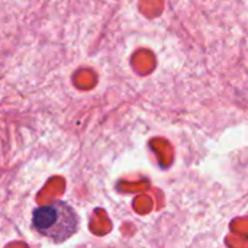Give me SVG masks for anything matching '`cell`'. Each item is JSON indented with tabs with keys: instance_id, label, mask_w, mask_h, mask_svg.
<instances>
[{
	"instance_id": "6da1fadb",
	"label": "cell",
	"mask_w": 248,
	"mask_h": 248,
	"mask_svg": "<svg viewBox=\"0 0 248 248\" xmlns=\"http://www.w3.org/2000/svg\"><path fill=\"white\" fill-rule=\"evenodd\" d=\"M32 225L41 235L54 243H62L77 232L78 218L70 205L58 201L36 208L32 215Z\"/></svg>"
}]
</instances>
